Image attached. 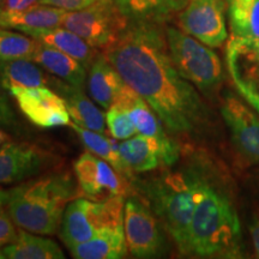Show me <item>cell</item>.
I'll list each match as a JSON object with an SVG mask.
<instances>
[{"instance_id":"6da1fadb","label":"cell","mask_w":259,"mask_h":259,"mask_svg":"<svg viewBox=\"0 0 259 259\" xmlns=\"http://www.w3.org/2000/svg\"><path fill=\"white\" fill-rule=\"evenodd\" d=\"M103 54L171 134L190 135L205 122V105L192 84L179 73L166 34L153 19L130 18L120 37L103 50Z\"/></svg>"},{"instance_id":"7a4b0ae2","label":"cell","mask_w":259,"mask_h":259,"mask_svg":"<svg viewBox=\"0 0 259 259\" xmlns=\"http://www.w3.org/2000/svg\"><path fill=\"white\" fill-rule=\"evenodd\" d=\"M197 200L191 221L186 254L235 258L240 247V221L231 200L198 174H192Z\"/></svg>"},{"instance_id":"3957f363","label":"cell","mask_w":259,"mask_h":259,"mask_svg":"<svg viewBox=\"0 0 259 259\" xmlns=\"http://www.w3.org/2000/svg\"><path fill=\"white\" fill-rule=\"evenodd\" d=\"M79 196L70 173H56L9 190L6 210L18 228L51 235L59 231L67 204Z\"/></svg>"},{"instance_id":"277c9868","label":"cell","mask_w":259,"mask_h":259,"mask_svg":"<svg viewBox=\"0 0 259 259\" xmlns=\"http://www.w3.org/2000/svg\"><path fill=\"white\" fill-rule=\"evenodd\" d=\"M132 189L148 204L186 254L187 239L197 200V186L192 176L164 173L151 179L131 181Z\"/></svg>"},{"instance_id":"5b68a950","label":"cell","mask_w":259,"mask_h":259,"mask_svg":"<svg viewBox=\"0 0 259 259\" xmlns=\"http://www.w3.org/2000/svg\"><path fill=\"white\" fill-rule=\"evenodd\" d=\"M126 197L95 202L88 198H74L67 204L60 223V238L67 248L82 244L107 228L124 225Z\"/></svg>"},{"instance_id":"8992f818","label":"cell","mask_w":259,"mask_h":259,"mask_svg":"<svg viewBox=\"0 0 259 259\" xmlns=\"http://www.w3.org/2000/svg\"><path fill=\"white\" fill-rule=\"evenodd\" d=\"M171 60L186 80L200 90L215 88L222 79V64L218 54L180 29L164 30Z\"/></svg>"},{"instance_id":"52a82bcc","label":"cell","mask_w":259,"mask_h":259,"mask_svg":"<svg viewBox=\"0 0 259 259\" xmlns=\"http://www.w3.org/2000/svg\"><path fill=\"white\" fill-rule=\"evenodd\" d=\"M128 22L130 17L115 0H96L88 8L67 12L61 27L73 31L90 46L106 50L120 37Z\"/></svg>"},{"instance_id":"ba28073f","label":"cell","mask_w":259,"mask_h":259,"mask_svg":"<svg viewBox=\"0 0 259 259\" xmlns=\"http://www.w3.org/2000/svg\"><path fill=\"white\" fill-rule=\"evenodd\" d=\"M158 218L141 197L130 194L124 205V231L128 253L135 258L160 255L164 246Z\"/></svg>"},{"instance_id":"9c48e42d","label":"cell","mask_w":259,"mask_h":259,"mask_svg":"<svg viewBox=\"0 0 259 259\" xmlns=\"http://www.w3.org/2000/svg\"><path fill=\"white\" fill-rule=\"evenodd\" d=\"M73 170L79 193L95 202L119 196L127 197L134 190L131 183L108 162L90 151L83 153L74 161Z\"/></svg>"},{"instance_id":"30bf717a","label":"cell","mask_w":259,"mask_h":259,"mask_svg":"<svg viewBox=\"0 0 259 259\" xmlns=\"http://www.w3.org/2000/svg\"><path fill=\"white\" fill-rule=\"evenodd\" d=\"M227 0H189L178 16L183 31L211 48L221 47L228 37Z\"/></svg>"},{"instance_id":"8fae6325","label":"cell","mask_w":259,"mask_h":259,"mask_svg":"<svg viewBox=\"0 0 259 259\" xmlns=\"http://www.w3.org/2000/svg\"><path fill=\"white\" fill-rule=\"evenodd\" d=\"M9 94L16 100L25 118L37 127L53 128L70 124L71 118L64 99L50 87H17Z\"/></svg>"},{"instance_id":"7c38bea8","label":"cell","mask_w":259,"mask_h":259,"mask_svg":"<svg viewBox=\"0 0 259 259\" xmlns=\"http://www.w3.org/2000/svg\"><path fill=\"white\" fill-rule=\"evenodd\" d=\"M227 67L245 100L259 96V38L232 36L226 50Z\"/></svg>"},{"instance_id":"4fadbf2b","label":"cell","mask_w":259,"mask_h":259,"mask_svg":"<svg viewBox=\"0 0 259 259\" xmlns=\"http://www.w3.org/2000/svg\"><path fill=\"white\" fill-rule=\"evenodd\" d=\"M51 161L50 155L36 145L6 142L0 145V185L37 176Z\"/></svg>"},{"instance_id":"5bb4252c","label":"cell","mask_w":259,"mask_h":259,"mask_svg":"<svg viewBox=\"0 0 259 259\" xmlns=\"http://www.w3.org/2000/svg\"><path fill=\"white\" fill-rule=\"evenodd\" d=\"M118 100L127 108L138 134L155 138L163 151V164L171 166L179 158V148L164 131L163 124L148 102L126 84Z\"/></svg>"},{"instance_id":"9a60e30c","label":"cell","mask_w":259,"mask_h":259,"mask_svg":"<svg viewBox=\"0 0 259 259\" xmlns=\"http://www.w3.org/2000/svg\"><path fill=\"white\" fill-rule=\"evenodd\" d=\"M221 113L239 150L250 161L259 163L258 116L233 96L225 100Z\"/></svg>"},{"instance_id":"2e32d148","label":"cell","mask_w":259,"mask_h":259,"mask_svg":"<svg viewBox=\"0 0 259 259\" xmlns=\"http://www.w3.org/2000/svg\"><path fill=\"white\" fill-rule=\"evenodd\" d=\"M67 11L54 6L35 4L22 11L0 12V27L34 36L37 32L61 27Z\"/></svg>"},{"instance_id":"e0dca14e","label":"cell","mask_w":259,"mask_h":259,"mask_svg":"<svg viewBox=\"0 0 259 259\" xmlns=\"http://www.w3.org/2000/svg\"><path fill=\"white\" fill-rule=\"evenodd\" d=\"M50 88L63 97L73 124L80 127L103 134L106 131V116L84 94L82 88L71 85L61 79H53Z\"/></svg>"},{"instance_id":"ac0fdd59","label":"cell","mask_w":259,"mask_h":259,"mask_svg":"<svg viewBox=\"0 0 259 259\" xmlns=\"http://www.w3.org/2000/svg\"><path fill=\"white\" fill-rule=\"evenodd\" d=\"M126 83L103 53H100L89 67L88 89L92 99L108 109L124 89Z\"/></svg>"},{"instance_id":"d6986e66","label":"cell","mask_w":259,"mask_h":259,"mask_svg":"<svg viewBox=\"0 0 259 259\" xmlns=\"http://www.w3.org/2000/svg\"><path fill=\"white\" fill-rule=\"evenodd\" d=\"M31 60L40 65L46 72L56 76L57 78L78 88L84 87L87 79V69L78 60L70 57L69 54L40 42Z\"/></svg>"},{"instance_id":"ffe728a7","label":"cell","mask_w":259,"mask_h":259,"mask_svg":"<svg viewBox=\"0 0 259 259\" xmlns=\"http://www.w3.org/2000/svg\"><path fill=\"white\" fill-rule=\"evenodd\" d=\"M77 259H120L127 254L124 225L107 228L88 241L69 248Z\"/></svg>"},{"instance_id":"44dd1931","label":"cell","mask_w":259,"mask_h":259,"mask_svg":"<svg viewBox=\"0 0 259 259\" xmlns=\"http://www.w3.org/2000/svg\"><path fill=\"white\" fill-rule=\"evenodd\" d=\"M118 150L134 173H147L163 164V151L155 138L137 135L125 139Z\"/></svg>"},{"instance_id":"7402d4cb","label":"cell","mask_w":259,"mask_h":259,"mask_svg":"<svg viewBox=\"0 0 259 259\" xmlns=\"http://www.w3.org/2000/svg\"><path fill=\"white\" fill-rule=\"evenodd\" d=\"M0 254L3 259H64L60 246L51 239L34 235V233L19 228L11 244L5 246Z\"/></svg>"},{"instance_id":"603a6c76","label":"cell","mask_w":259,"mask_h":259,"mask_svg":"<svg viewBox=\"0 0 259 259\" xmlns=\"http://www.w3.org/2000/svg\"><path fill=\"white\" fill-rule=\"evenodd\" d=\"M32 37L36 38L41 44L57 48V50L69 54L70 57L78 60L87 70H89L93 61L100 54L97 48L90 46L85 40H83L82 37L74 34L73 31L64 27L40 31Z\"/></svg>"},{"instance_id":"cb8c5ba5","label":"cell","mask_w":259,"mask_h":259,"mask_svg":"<svg viewBox=\"0 0 259 259\" xmlns=\"http://www.w3.org/2000/svg\"><path fill=\"white\" fill-rule=\"evenodd\" d=\"M53 78L30 59H17L0 64V88L6 92L17 87H51Z\"/></svg>"},{"instance_id":"d4e9b609","label":"cell","mask_w":259,"mask_h":259,"mask_svg":"<svg viewBox=\"0 0 259 259\" xmlns=\"http://www.w3.org/2000/svg\"><path fill=\"white\" fill-rule=\"evenodd\" d=\"M71 127L76 132L80 142H82L84 147L88 149L90 153L95 154L96 156L101 157L102 160L108 162L119 174H121L122 177L126 178L131 183L132 179L135 178V173L126 164L124 158L121 157L120 153H119L118 147H115V144L113 143L111 139L105 137L100 132L80 127V126L76 124L71 125Z\"/></svg>"},{"instance_id":"484cf974","label":"cell","mask_w":259,"mask_h":259,"mask_svg":"<svg viewBox=\"0 0 259 259\" xmlns=\"http://www.w3.org/2000/svg\"><path fill=\"white\" fill-rule=\"evenodd\" d=\"M232 36L259 38V0H227Z\"/></svg>"},{"instance_id":"4316f807","label":"cell","mask_w":259,"mask_h":259,"mask_svg":"<svg viewBox=\"0 0 259 259\" xmlns=\"http://www.w3.org/2000/svg\"><path fill=\"white\" fill-rule=\"evenodd\" d=\"M36 38L23 32L0 27V64L17 59H30L37 50Z\"/></svg>"},{"instance_id":"83f0119b","label":"cell","mask_w":259,"mask_h":259,"mask_svg":"<svg viewBox=\"0 0 259 259\" xmlns=\"http://www.w3.org/2000/svg\"><path fill=\"white\" fill-rule=\"evenodd\" d=\"M189 0H135L131 8V18L156 19L174 12H180Z\"/></svg>"},{"instance_id":"f1b7e54d","label":"cell","mask_w":259,"mask_h":259,"mask_svg":"<svg viewBox=\"0 0 259 259\" xmlns=\"http://www.w3.org/2000/svg\"><path fill=\"white\" fill-rule=\"evenodd\" d=\"M106 125L109 134L115 139H128L137 134L136 126L131 120L127 108L120 100H116L113 105L107 109Z\"/></svg>"},{"instance_id":"f546056e","label":"cell","mask_w":259,"mask_h":259,"mask_svg":"<svg viewBox=\"0 0 259 259\" xmlns=\"http://www.w3.org/2000/svg\"><path fill=\"white\" fill-rule=\"evenodd\" d=\"M15 222L12 221L11 216L9 215L8 210L0 206V252L9 244H11L17 236V229H16ZM3 259V255L0 254Z\"/></svg>"},{"instance_id":"4dcf8cb0","label":"cell","mask_w":259,"mask_h":259,"mask_svg":"<svg viewBox=\"0 0 259 259\" xmlns=\"http://www.w3.org/2000/svg\"><path fill=\"white\" fill-rule=\"evenodd\" d=\"M96 0H40L37 4L54 6V8L63 9L65 11H78L94 4Z\"/></svg>"},{"instance_id":"1f68e13d","label":"cell","mask_w":259,"mask_h":259,"mask_svg":"<svg viewBox=\"0 0 259 259\" xmlns=\"http://www.w3.org/2000/svg\"><path fill=\"white\" fill-rule=\"evenodd\" d=\"M16 125V116L14 109L10 106L8 97L3 89L0 88V126L3 127H15Z\"/></svg>"},{"instance_id":"d6a6232c","label":"cell","mask_w":259,"mask_h":259,"mask_svg":"<svg viewBox=\"0 0 259 259\" xmlns=\"http://www.w3.org/2000/svg\"><path fill=\"white\" fill-rule=\"evenodd\" d=\"M40 0H5L4 11H22L37 4Z\"/></svg>"},{"instance_id":"836d02e7","label":"cell","mask_w":259,"mask_h":259,"mask_svg":"<svg viewBox=\"0 0 259 259\" xmlns=\"http://www.w3.org/2000/svg\"><path fill=\"white\" fill-rule=\"evenodd\" d=\"M250 231L252 235V240H253L254 252L255 254H257V257H259V219L255 220V221L252 223L250 227Z\"/></svg>"},{"instance_id":"e575fe53","label":"cell","mask_w":259,"mask_h":259,"mask_svg":"<svg viewBox=\"0 0 259 259\" xmlns=\"http://www.w3.org/2000/svg\"><path fill=\"white\" fill-rule=\"evenodd\" d=\"M116 4H118L119 8L124 14L127 16V17L131 18V8L132 4H134L135 0H115Z\"/></svg>"},{"instance_id":"d590c367","label":"cell","mask_w":259,"mask_h":259,"mask_svg":"<svg viewBox=\"0 0 259 259\" xmlns=\"http://www.w3.org/2000/svg\"><path fill=\"white\" fill-rule=\"evenodd\" d=\"M9 199V190L0 189V206L6 205Z\"/></svg>"},{"instance_id":"8d00e7d4","label":"cell","mask_w":259,"mask_h":259,"mask_svg":"<svg viewBox=\"0 0 259 259\" xmlns=\"http://www.w3.org/2000/svg\"><path fill=\"white\" fill-rule=\"evenodd\" d=\"M10 139H11V137H10V136L6 134L5 131H3V130L0 128V145L6 143V142H9Z\"/></svg>"},{"instance_id":"74e56055","label":"cell","mask_w":259,"mask_h":259,"mask_svg":"<svg viewBox=\"0 0 259 259\" xmlns=\"http://www.w3.org/2000/svg\"><path fill=\"white\" fill-rule=\"evenodd\" d=\"M248 103H250V105H251L252 107H253L255 111H257V112L259 113V96H258V97H254V99H252V100H250V101H248Z\"/></svg>"},{"instance_id":"f35d334b","label":"cell","mask_w":259,"mask_h":259,"mask_svg":"<svg viewBox=\"0 0 259 259\" xmlns=\"http://www.w3.org/2000/svg\"><path fill=\"white\" fill-rule=\"evenodd\" d=\"M4 2H5V0H0V12L4 10Z\"/></svg>"},{"instance_id":"ab89813d","label":"cell","mask_w":259,"mask_h":259,"mask_svg":"<svg viewBox=\"0 0 259 259\" xmlns=\"http://www.w3.org/2000/svg\"><path fill=\"white\" fill-rule=\"evenodd\" d=\"M0 259H2V257H0Z\"/></svg>"}]
</instances>
